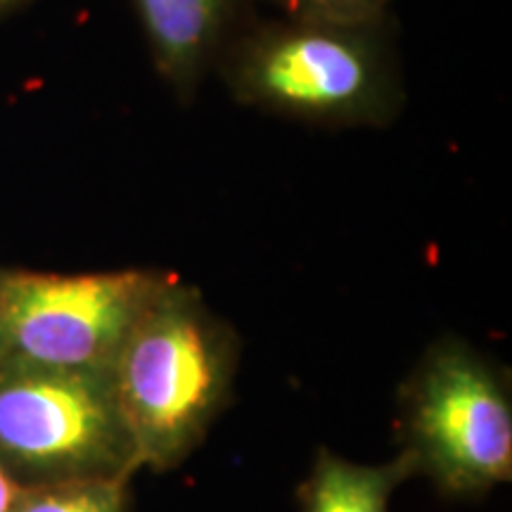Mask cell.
Wrapping results in <instances>:
<instances>
[{"mask_svg": "<svg viewBox=\"0 0 512 512\" xmlns=\"http://www.w3.org/2000/svg\"><path fill=\"white\" fill-rule=\"evenodd\" d=\"M240 337L197 287L169 273L112 366L126 430L143 467L169 472L202 444L233 399Z\"/></svg>", "mask_w": 512, "mask_h": 512, "instance_id": "1", "label": "cell"}, {"mask_svg": "<svg viewBox=\"0 0 512 512\" xmlns=\"http://www.w3.org/2000/svg\"><path fill=\"white\" fill-rule=\"evenodd\" d=\"M216 67L240 105L323 128H384L406 100L380 24L280 17L228 38Z\"/></svg>", "mask_w": 512, "mask_h": 512, "instance_id": "2", "label": "cell"}, {"mask_svg": "<svg viewBox=\"0 0 512 512\" xmlns=\"http://www.w3.org/2000/svg\"><path fill=\"white\" fill-rule=\"evenodd\" d=\"M401 453L448 498H479L512 477L508 370L463 337H439L399 389Z\"/></svg>", "mask_w": 512, "mask_h": 512, "instance_id": "3", "label": "cell"}, {"mask_svg": "<svg viewBox=\"0 0 512 512\" xmlns=\"http://www.w3.org/2000/svg\"><path fill=\"white\" fill-rule=\"evenodd\" d=\"M0 467L22 489L136 475L112 373L0 363Z\"/></svg>", "mask_w": 512, "mask_h": 512, "instance_id": "4", "label": "cell"}, {"mask_svg": "<svg viewBox=\"0 0 512 512\" xmlns=\"http://www.w3.org/2000/svg\"><path fill=\"white\" fill-rule=\"evenodd\" d=\"M166 271L48 273L0 266V363L112 373Z\"/></svg>", "mask_w": 512, "mask_h": 512, "instance_id": "5", "label": "cell"}, {"mask_svg": "<svg viewBox=\"0 0 512 512\" xmlns=\"http://www.w3.org/2000/svg\"><path fill=\"white\" fill-rule=\"evenodd\" d=\"M159 79L192 98L228 43L238 0H131Z\"/></svg>", "mask_w": 512, "mask_h": 512, "instance_id": "6", "label": "cell"}, {"mask_svg": "<svg viewBox=\"0 0 512 512\" xmlns=\"http://www.w3.org/2000/svg\"><path fill=\"white\" fill-rule=\"evenodd\" d=\"M415 475L406 453L382 465H361L320 448L299 486V512H389L394 491Z\"/></svg>", "mask_w": 512, "mask_h": 512, "instance_id": "7", "label": "cell"}, {"mask_svg": "<svg viewBox=\"0 0 512 512\" xmlns=\"http://www.w3.org/2000/svg\"><path fill=\"white\" fill-rule=\"evenodd\" d=\"M131 479H86L22 489L12 512H128Z\"/></svg>", "mask_w": 512, "mask_h": 512, "instance_id": "8", "label": "cell"}, {"mask_svg": "<svg viewBox=\"0 0 512 512\" xmlns=\"http://www.w3.org/2000/svg\"><path fill=\"white\" fill-rule=\"evenodd\" d=\"M283 17L311 19L335 24H380L387 22L392 0H266Z\"/></svg>", "mask_w": 512, "mask_h": 512, "instance_id": "9", "label": "cell"}, {"mask_svg": "<svg viewBox=\"0 0 512 512\" xmlns=\"http://www.w3.org/2000/svg\"><path fill=\"white\" fill-rule=\"evenodd\" d=\"M19 494H22V486H19L15 479L0 467V512L15 510Z\"/></svg>", "mask_w": 512, "mask_h": 512, "instance_id": "10", "label": "cell"}, {"mask_svg": "<svg viewBox=\"0 0 512 512\" xmlns=\"http://www.w3.org/2000/svg\"><path fill=\"white\" fill-rule=\"evenodd\" d=\"M19 3H22V0H0V17H3L5 12H10L12 8H17Z\"/></svg>", "mask_w": 512, "mask_h": 512, "instance_id": "11", "label": "cell"}]
</instances>
